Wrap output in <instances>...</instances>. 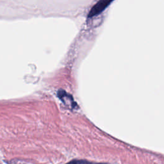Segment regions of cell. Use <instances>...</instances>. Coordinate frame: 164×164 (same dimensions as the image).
Here are the masks:
<instances>
[{
    "label": "cell",
    "instance_id": "1",
    "mask_svg": "<svg viewBox=\"0 0 164 164\" xmlns=\"http://www.w3.org/2000/svg\"><path fill=\"white\" fill-rule=\"evenodd\" d=\"M114 0H99L91 8L88 14V17L92 18L99 15L107 8Z\"/></svg>",
    "mask_w": 164,
    "mask_h": 164
},
{
    "label": "cell",
    "instance_id": "2",
    "mask_svg": "<svg viewBox=\"0 0 164 164\" xmlns=\"http://www.w3.org/2000/svg\"><path fill=\"white\" fill-rule=\"evenodd\" d=\"M58 97H59L61 101H63L64 103L65 102V101H68V104H70L72 108H76L78 107V105L74 101V99L71 94H67L65 91L64 90H60L58 92Z\"/></svg>",
    "mask_w": 164,
    "mask_h": 164
},
{
    "label": "cell",
    "instance_id": "3",
    "mask_svg": "<svg viewBox=\"0 0 164 164\" xmlns=\"http://www.w3.org/2000/svg\"><path fill=\"white\" fill-rule=\"evenodd\" d=\"M66 164H107L102 163H93L85 160H73Z\"/></svg>",
    "mask_w": 164,
    "mask_h": 164
}]
</instances>
